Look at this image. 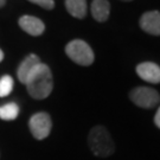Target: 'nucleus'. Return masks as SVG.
<instances>
[{"instance_id": "obj_14", "label": "nucleus", "mask_w": 160, "mask_h": 160, "mask_svg": "<svg viewBox=\"0 0 160 160\" xmlns=\"http://www.w3.org/2000/svg\"><path fill=\"white\" fill-rule=\"evenodd\" d=\"M29 1L45 8V10H52L55 7V1L53 0H29Z\"/></svg>"}, {"instance_id": "obj_16", "label": "nucleus", "mask_w": 160, "mask_h": 160, "mask_svg": "<svg viewBox=\"0 0 160 160\" xmlns=\"http://www.w3.org/2000/svg\"><path fill=\"white\" fill-rule=\"evenodd\" d=\"M2 58H4V52H2L1 50H0V62L2 61Z\"/></svg>"}, {"instance_id": "obj_12", "label": "nucleus", "mask_w": 160, "mask_h": 160, "mask_svg": "<svg viewBox=\"0 0 160 160\" xmlns=\"http://www.w3.org/2000/svg\"><path fill=\"white\" fill-rule=\"evenodd\" d=\"M19 114V107L17 103L10 102L0 107V119L4 121H12L17 119Z\"/></svg>"}, {"instance_id": "obj_13", "label": "nucleus", "mask_w": 160, "mask_h": 160, "mask_svg": "<svg viewBox=\"0 0 160 160\" xmlns=\"http://www.w3.org/2000/svg\"><path fill=\"white\" fill-rule=\"evenodd\" d=\"M13 89V78L10 75H4L0 78V97H6Z\"/></svg>"}, {"instance_id": "obj_1", "label": "nucleus", "mask_w": 160, "mask_h": 160, "mask_svg": "<svg viewBox=\"0 0 160 160\" xmlns=\"http://www.w3.org/2000/svg\"><path fill=\"white\" fill-rule=\"evenodd\" d=\"M26 89L30 96L36 100H44L51 94L53 89V77L51 69L46 64H38L30 75L26 83Z\"/></svg>"}, {"instance_id": "obj_2", "label": "nucleus", "mask_w": 160, "mask_h": 160, "mask_svg": "<svg viewBox=\"0 0 160 160\" xmlns=\"http://www.w3.org/2000/svg\"><path fill=\"white\" fill-rule=\"evenodd\" d=\"M88 146L92 153L98 158H107L114 154L115 142L109 131L103 126L92 127L88 134Z\"/></svg>"}, {"instance_id": "obj_17", "label": "nucleus", "mask_w": 160, "mask_h": 160, "mask_svg": "<svg viewBox=\"0 0 160 160\" xmlns=\"http://www.w3.org/2000/svg\"><path fill=\"white\" fill-rule=\"evenodd\" d=\"M6 0H0V7H2V6L5 5Z\"/></svg>"}, {"instance_id": "obj_7", "label": "nucleus", "mask_w": 160, "mask_h": 160, "mask_svg": "<svg viewBox=\"0 0 160 160\" xmlns=\"http://www.w3.org/2000/svg\"><path fill=\"white\" fill-rule=\"evenodd\" d=\"M135 71L138 76L147 83H160V67L154 62H141L137 65Z\"/></svg>"}, {"instance_id": "obj_4", "label": "nucleus", "mask_w": 160, "mask_h": 160, "mask_svg": "<svg viewBox=\"0 0 160 160\" xmlns=\"http://www.w3.org/2000/svg\"><path fill=\"white\" fill-rule=\"evenodd\" d=\"M129 100L139 108L151 109L160 103V94L149 87H135L129 92Z\"/></svg>"}, {"instance_id": "obj_8", "label": "nucleus", "mask_w": 160, "mask_h": 160, "mask_svg": "<svg viewBox=\"0 0 160 160\" xmlns=\"http://www.w3.org/2000/svg\"><path fill=\"white\" fill-rule=\"evenodd\" d=\"M19 26L28 32L31 36H40L45 30V25L40 20L39 18H36L33 16H23L19 19Z\"/></svg>"}, {"instance_id": "obj_11", "label": "nucleus", "mask_w": 160, "mask_h": 160, "mask_svg": "<svg viewBox=\"0 0 160 160\" xmlns=\"http://www.w3.org/2000/svg\"><path fill=\"white\" fill-rule=\"evenodd\" d=\"M67 11L77 19H83L87 14V0H65Z\"/></svg>"}, {"instance_id": "obj_6", "label": "nucleus", "mask_w": 160, "mask_h": 160, "mask_svg": "<svg viewBox=\"0 0 160 160\" xmlns=\"http://www.w3.org/2000/svg\"><path fill=\"white\" fill-rule=\"evenodd\" d=\"M139 26L151 36H160V12L155 10L145 12L140 17Z\"/></svg>"}, {"instance_id": "obj_15", "label": "nucleus", "mask_w": 160, "mask_h": 160, "mask_svg": "<svg viewBox=\"0 0 160 160\" xmlns=\"http://www.w3.org/2000/svg\"><path fill=\"white\" fill-rule=\"evenodd\" d=\"M153 121H154V125L158 128L160 129V107L158 108V110H157V113H155L154 115V119H153Z\"/></svg>"}, {"instance_id": "obj_5", "label": "nucleus", "mask_w": 160, "mask_h": 160, "mask_svg": "<svg viewBox=\"0 0 160 160\" xmlns=\"http://www.w3.org/2000/svg\"><path fill=\"white\" fill-rule=\"evenodd\" d=\"M30 131L32 133L34 139L44 140L51 133L52 121L51 116L45 112H39L31 116L29 121Z\"/></svg>"}, {"instance_id": "obj_10", "label": "nucleus", "mask_w": 160, "mask_h": 160, "mask_svg": "<svg viewBox=\"0 0 160 160\" xmlns=\"http://www.w3.org/2000/svg\"><path fill=\"white\" fill-rule=\"evenodd\" d=\"M90 11H92V18L96 22L103 23L108 20L109 14H110V2L108 0H92Z\"/></svg>"}, {"instance_id": "obj_3", "label": "nucleus", "mask_w": 160, "mask_h": 160, "mask_svg": "<svg viewBox=\"0 0 160 160\" xmlns=\"http://www.w3.org/2000/svg\"><path fill=\"white\" fill-rule=\"evenodd\" d=\"M65 53L72 62L82 67H89L94 63L95 55L90 45L82 39H74L65 46Z\"/></svg>"}, {"instance_id": "obj_9", "label": "nucleus", "mask_w": 160, "mask_h": 160, "mask_svg": "<svg viewBox=\"0 0 160 160\" xmlns=\"http://www.w3.org/2000/svg\"><path fill=\"white\" fill-rule=\"evenodd\" d=\"M40 63H42V62H40L39 57H38L37 55H34V53H31L28 57L24 58V61L20 63L19 68H18V71H17V76H18V78H19V81H20L23 84H25L28 78L30 77V75L32 74V71L36 69V67Z\"/></svg>"}, {"instance_id": "obj_18", "label": "nucleus", "mask_w": 160, "mask_h": 160, "mask_svg": "<svg viewBox=\"0 0 160 160\" xmlns=\"http://www.w3.org/2000/svg\"><path fill=\"white\" fill-rule=\"evenodd\" d=\"M122 1H132V0H122Z\"/></svg>"}]
</instances>
